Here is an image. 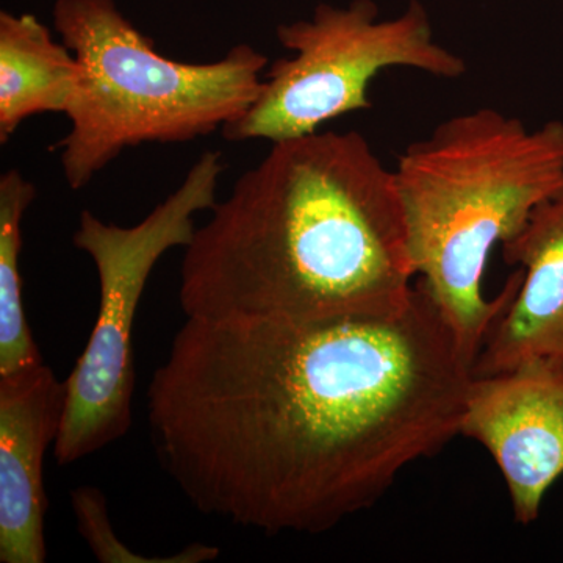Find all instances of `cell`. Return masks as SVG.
Returning <instances> with one entry per match:
<instances>
[{"label":"cell","mask_w":563,"mask_h":563,"mask_svg":"<svg viewBox=\"0 0 563 563\" xmlns=\"http://www.w3.org/2000/svg\"><path fill=\"white\" fill-rule=\"evenodd\" d=\"M473 377L421 282L390 317L187 318L147 390L152 442L199 512L322 533L459 435Z\"/></svg>","instance_id":"obj_1"},{"label":"cell","mask_w":563,"mask_h":563,"mask_svg":"<svg viewBox=\"0 0 563 563\" xmlns=\"http://www.w3.org/2000/svg\"><path fill=\"white\" fill-rule=\"evenodd\" d=\"M184 250L191 320L390 317L415 291L395 173L354 131L272 144Z\"/></svg>","instance_id":"obj_2"},{"label":"cell","mask_w":563,"mask_h":563,"mask_svg":"<svg viewBox=\"0 0 563 563\" xmlns=\"http://www.w3.org/2000/svg\"><path fill=\"white\" fill-rule=\"evenodd\" d=\"M393 173L415 273L474 365L523 279L515 272L485 298L488 258L563 187V122L532 131L495 109L455 114L407 146Z\"/></svg>","instance_id":"obj_3"},{"label":"cell","mask_w":563,"mask_h":563,"mask_svg":"<svg viewBox=\"0 0 563 563\" xmlns=\"http://www.w3.org/2000/svg\"><path fill=\"white\" fill-rule=\"evenodd\" d=\"M52 24L80 66L69 131L54 146L73 191L132 147L222 131L251 109L269 65L244 43L217 62L173 60L114 0H55Z\"/></svg>","instance_id":"obj_4"},{"label":"cell","mask_w":563,"mask_h":563,"mask_svg":"<svg viewBox=\"0 0 563 563\" xmlns=\"http://www.w3.org/2000/svg\"><path fill=\"white\" fill-rule=\"evenodd\" d=\"M225 168L222 152H203L179 187L131 228L81 211L73 243L95 263L101 298L90 340L65 380V415L54 444L58 465L98 453L132 428L133 324L144 288L166 252L191 242L195 217L217 203Z\"/></svg>","instance_id":"obj_5"},{"label":"cell","mask_w":563,"mask_h":563,"mask_svg":"<svg viewBox=\"0 0 563 563\" xmlns=\"http://www.w3.org/2000/svg\"><path fill=\"white\" fill-rule=\"evenodd\" d=\"M276 33L292 57L272 63L251 109L222 129L231 143L301 139L372 109L369 85L385 69L412 68L450 80L466 73L461 55L437 43L418 2L387 21L377 20L372 0H354L346 9L321 3L312 20L282 24Z\"/></svg>","instance_id":"obj_6"},{"label":"cell","mask_w":563,"mask_h":563,"mask_svg":"<svg viewBox=\"0 0 563 563\" xmlns=\"http://www.w3.org/2000/svg\"><path fill=\"white\" fill-rule=\"evenodd\" d=\"M459 435L483 444L498 465L518 523L539 518L563 476V361L536 358L473 377Z\"/></svg>","instance_id":"obj_7"},{"label":"cell","mask_w":563,"mask_h":563,"mask_svg":"<svg viewBox=\"0 0 563 563\" xmlns=\"http://www.w3.org/2000/svg\"><path fill=\"white\" fill-rule=\"evenodd\" d=\"M66 383L49 366L0 376V562H46L44 457L60 433Z\"/></svg>","instance_id":"obj_8"},{"label":"cell","mask_w":563,"mask_h":563,"mask_svg":"<svg viewBox=\"0 0 563 563\" xmlns=\"http://www.w3.org/2000/svg\"><path fill=\"white\" fill-rule=\"evenodd\" d=\"M501 246L504 261L520 265L523 279L488 332L474 361V377L509 372L536 358L563 361V187Z\"/></svg>","instance_id":"obj_9"},{"label":"cell","mask_w":563,"mask_h":563,"mask_svg":"<svg viewBox=\"0 0 563 563\" xmlns=\"http://www.w3.org/2000/svg\"><path fill=\"white\" fill-rule=\"evenodd\" d=\"M80 66L33 14L0 11V144L31 118L69 109Z\"/></svg>","instance_id":"obj_10"},{"label":"cell","mask_w":563,"mask_h":563,"mask_svg":"<svg viewBox=\"0 0 563 563\" xmlns=\"http://www.w3.org/2000/svg\"><path fill=\"white\" fill-rule=\"evenodd\" d=\"M36 187L18 168L0 177V376L43 365L22 301V221Z\"/></svg>","instance_id":"obj_11"},{"label":"cell","mask_w":563,"mask_h":563,"mask_svg":"<svg viewBox=\"0 0 563 563\" xmlns=\"http://www.w3.org/2000/svg\"><path fill=\"white\" fill-rule=\"evenodd\" d=\"M73 509L81 537L87 540L96 559L106 563H201L213 561L220 555V548L207 544H191L179 554L169 558H146L133 553L122 544L111 528L106 496L98 488L80 487L70 495Z\"/></svg>","instance_id":"obj_12"}]
</instances>
